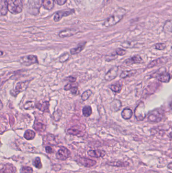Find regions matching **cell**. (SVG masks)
I'll return each mask as SVG.
<instances>
[{
  "label": "cell",
  "instance_id": "obj_1",
  "mask_svg": "<svg viewBox=\"0 0 172 173\" xmlns=\"http://www.w3.org/2000/svg\"><path fill=\"white\" fill-rule=\"evenodd\" d=\"M126 13V10L123 8L118 9L109 18L106 20L104 24V26L106 27L114 26L122 20Z\"/></svg>",
  "mask_w": 172,
  "mask_h": 173
},
{
  "label": "cell",
  "instance_id": "obj_2",
  "mask_svg": "<svg viewBox=\"0 0 172 173\" xmlns=\"http://www.w3.org/2000/svg\"><path fill=\"white\" fill-rule=\"evenodd\" d=\"M152 78H154L158 81L162 83H168L171 80V76L170 73L167 71L165 68H161L152 74Z\"/></svg>",
  "mask_w": 172,
  "mask_h": 173
},
{
  "label": "cell",
  "instance_id": "obj_3",
  "mask_svg": "<svg viewBox=\"0 0 172 173\" xmlns=\"http://www.w3.org/2000/svg\"><path fill=\"white\" fill-rule=\"evenodd\" d=\"M164 115V111L161 108H158L149 113L147 117V120L151 123H160L162 121Z\"/></svg>",
  "mask_w": 172,
  "mask_h": 173
},
{
  "label": "cell",
  "instance_id": "obj_4",
  "mask_svg": "<svg viewBox=\"0 0 172 173\" xmlns=\"http://www.w3.org/2000/svg\"><path fill=\"white\" fill-rule=\"evenodd\" d=\"M8 10L11 13L18 14L22 12L23 8V0H9Z\"/></svg>",
  "mask_w": 172,
  "mask_h": 173
},
{
  "label": "cell",
  "instance_id": "obj_5",
  "mask_svg": "<svg viewBox=\"0 0 172 173\" xmlns=\"http://www.w3.org/2000/svg\"><path fill=\"white\" fill-rule=\"evenodd\" d=\"M134 115L136 120L138 121H143L146 117L147 113L145 111V106L143 101H140L136 106L134 111Z\"/></svg>",
  "mask_w": 172,
  "mask_h": 173
},
{
  "label": "cell",
  "instance_id": "obj_6",
  "mask_svg": "<svg viewBox=\"0 0 172 173\" xmlns=\"http://www.w3.org/2000/svg\"><path fill=\"white\" fill-rule=\"evenodd\" d=\"M30 81H23L19 82L16 84L15 88L14 90H12L10 91V94L13 96H16L21 92L26 90V89L28 88V86L30 84Z\"/></svg>",
  "mask_w": 172,
  "mask_h": 173
},
{
  "label": "cell",
  "instance_id": "obj_7",
  "mask_svg": "<svg viewBox=\"0 0 172 173\" xmlns=\"http://www.w3.org/2000/svg\"><path fill=\"white\" fill-rule=\"evenodd\" d=\"M19 62L21 64L24 65L29 66L31 65L38 63V61L36 56L33 55H29L21 57L19 60Z\"/></svg>",
  "mask_w": 172,
  "mask_h": 173
},
{
  "label": "cell",
  "instance_id": "obj_8",
  "mask_svg": "<svg viewBox=\"0 0 172 173\" xmlns=\"http://www.w3.org/2000/svg\"><path fill=\"white\" fill-rule=\"evenodd\" d=\"M119 67L118 66H115L109 70L104 76V79L108 82L112 81L118 76Z\"/></svg>",
  "mask_w": 172,
  "mask_h": 173
},
{
  "label": "cell",
  "instance_id": "obj_9",
  "mask_svg": "<svg viewBox=\"0 0 172 173\" xmlns=\"http://www.w3.org/2000/svg\"><path fill=\"white\" fill-rule=\"evenodd\" d=\"M70 154L71 153L69 149L66 147H62L57 152V159L60 161H65L69 157Z\"/></svg>",
  "mask_w": 172,
  "mask_h": 173
},
{
  "label": "cell",
  "instance_id": "obj_10",
  "mask_svg": "<svg viewBox=\"0 0 172 173\" xmlns=\"http://www.w3.org/2000/svg\"><path fill=\"white\" fill-rule=\"evenodd\" d=\"M77 162L85 167L90 168L96 165V162L92 159L85 157H78L76 160Z\"/></svg>",
  "mask_w": 172,
  "mask_h": 173
},
{
  "label": "cell",
  "instance_id": "obj_11",
  "mask_svg": "<svg viewBox=\"0 0 172 173\" xmlns=\"http://www.w3.org/2000/svg\"><path fill=\"white\" fill-rule=\"evenodd\" d=\"M143 59L141 56L139 55H136L130 58L127 59L124 61V64L126 65H132L134 64H140L143 62Z\"/></svg>",
  "mask_w": 172,
  "mask_h": 173
},
{
  "label": "cell",
  "instance_id": "obj_12",
  "mask_svg": "<svg viewBox=\"0 0 172 173\" xmlns=\"http://www.w3.org/2000/svg\"><path fill=\"white\" fill-rule=\"evenodd\" d=\"M74 12H75V10L73 9H67V10L59 11L55 15L54 20L55 21H59L63 17L69 16L74 13Z\"/></svg>",
  "mask_w": 172,
  "mask_h": 173
},
{
  "label": "cell",
  "instance_id": "obj_13",
  "mask_svg": "<svg viewBox=\"0 0 172 173\" xmlns=\"http://www.w3.org/2000/svg\"><path fill=\"white\" fill-rule=\"evenodd\" d=\"M78 32V30L76 29H67L65 30L61 31L59 34V36L61 38H68L70 36H73Z\"/></svg>",
  "mask_w": 172,
  "mask_h": 173
},
{
  "label": "cell",
  "instance_id": "obj_14",
  "mask_svg": "<svg viewBox=\"0 0 172 173\" xmlns=\"http://www.w3.org/2000/svg\"><path fill=\"white\" fill-rule=\"evenodd\" d=\"M86 44H87L86 42H82L78 44L77 46L75 48L71 49L70 50V54L74 55L78 54L79 53L81 52L85 48Z\"/></svg>",
  "mask_w": 172,
  "mask_h": 173
},
{
  "label": "cell",
  "instance_id": "obj_15",
  "mask_svg": "<svg viewBox=\"0 0 172 173\" xmlns=\"http://www.w3.org/2000/svg\"><path fill=\"white\" fill-rule=\"evenodd\" d=\"M122 106V102L118 99H115L111 104V110L113 113L118 112Z\"/></svg>",
  "mask_w": 172,
  "mask_h": 173
},
{
  "label": "cell",
  "instance_id": "obj_16",
  "mask_svg": "<svg viewBox=\"0 0 172 173\" xmlns=\"http://www.w3.org/2000/svg\"><path fill=\"white\" fill-rule=\"evenodd\" d=\"M88 155L92 157H104V155H106V152L102 150H90L87 152Z\"/></svg>",
  "mask_w": 172,
  "mask_h": 173
},
{
  "label": "cell",
  "instance_id": "obj_17",
  "mask_svg": "<svg viewBox=\"0 0 172 173\" xmlns=\"http://www.w3.org/2000/svg\"><path fill=\"white\" fill-rule=\"evenodd\" d=\"M8 3L7 0H0V16H5L7 14Z\"/></svg>",
  "mask_w": 172,
  "mask_h": 173
},
{
  "label": "cell",
  "instance_id": "obj_18",
  "mask_svg": "<svg viewBox=\"0 0 172 173\" xmlns=\"http://www.w3.org/2000/svg\"><path fill=\"white\" fill-rule=\"evenodd\" d=\"M123 86V84L122 82H121L120 81H118L114 84L111 85L109 86V88L113 92L120 93L122 91Z\"/></svg>",
  "mask_w": 172,
  "mask_h": 173
},
{
  "label": "cell",
  "instance_id": "obj_19",
  "mask_svg": "<svg viewBox=\"0 0 172 173\" xmlns=\"http://www.w3.org/2000/svg\"><path fill=\"white\" fill-rule=\"evenodd\" d=\"M133 115V111L128 107H126L123 109L121 113V117L125 120H129L132 117Z\"/></svg>",
  "mask_w": 172,
  "mask_h": 173
},
{
  "label": "cell",
  "instance_id": "obj_20",
  "mask_svg": "<svg viewBox=\"0 0 172 173\" xmlns=\"http://www.w3.org/2000/svg\"><path fill=\"white\" fill-rule=\"evenodd\" d=\"M49 102L44 101L43 102H39L36 104V107L42 112H49Z\"/></svg>",
  "mask_w": 172,
  "mask_h": 173
},
{
  "label": "cell",
  "instance_id": "obj_21",
  "mask_svg": "<svg viewBox=\"0 0 172 173\" xmlns=\"http://www.w3.org/2000/svg\"><path fill=\"white\" fill-rule=\"evenodd\" d=\"M164 58H158L156 59H155L149 63V64L146 67V69H151L152 67H154L156 65L162 64L164 62Z\"/></svg>",
  "mask_w": 172,
  "mask_h": 173
},
{
  "label": "cell",
  "instance_id": "obj_22",
  "mask_svg": "<svg viewBox=\"0 0 172 173\" xmlns=\"http://www.w3.org/2000/svg\"><path fill=\"white\" fill-rule=\"evenodd\" d=\"M2 171L4 173H14L16 172V168L12 164L7 163L5 165Z\"/></svg>",
  "mask_w": 172,
  "mask_h": 173
},
{
  "label": "cell",
  "instance_id": "obj_23",
  "mask_svg": "<svg viewBox=\"0 0 172 173\" xmlns=\"http://www.w3.org/2000/svg\"><path fill=\"white\" fill-rule=\"evenodd\" d=\"M55 0H42V6L46 10H52L54 6Z\"/></svg>",
  "mask_w": 172,
  "mask_h": 173
},
{
  "label": "cell",
  "instance_id": "obj_24",
  "mask_svg": "<svg viewBox=\"0 0 172 173\" xmlns=\"http://www.w3.org/2000/svg\"><path fill=\"white\" fill-rule=\"evenodd\" d=\"M109 165L114 167H126L129 165L128 163L126 161H110L108 163Z\"/></svg>",
  "mask_w": 172,
  "mask_h": 173
},
{
  "label": "cell",
  "instance_id": "obj_25",
  "mask_svg": "<svg viewBox=\"0 0 172 173\" xmlns=\"http://www.w3.org/2000/svg\"><path fill=\"white\" fill-rule=\"evenodd\" d=\"M135 73H136V70L123 71L120 74V78L121 79H126L127 78L131 77L132 76L135 75Z\"/></svg>",
  "mask_w": 172,
  "mask_h": 173
},
{
  "label": "cell",
  "instance_id": "obj_26",
  "mask_svg": "<svg viewBox=\"0 0 172 173\" xmlns=\"http://www.w3.org/2000/svg\"><path fill=\"white\" fill-rule=\"evenodd\" d=\"M82 114L84 117H90L92 113V109L89 105H86L83 107L82 110Z\"/></svg>",
  "mask_w": 172,
  "mask_h": 173
},
{
  "label": "cell",
  "instance_id": "obj_27",
  "mask_svg": "<svg viewBox=\"0 0 172 173\" xmlns=\"http://www.w3.org/2000/svg\"><path fill=\"white\" fill-rule=\"evenodd\" d=\"M67 132L70 135L76 136H78V137H82L84 135L83 132L80 131V130H79L78 129H71V128L67 130Z\"/></svg>",
  "mask_w": 172,
  "mask_h": 173
},
{
  "label": "cell",
  "instance_id": "obj_28",
  "mask_svg": "<svg viewBox=\"0 0 172 173\" xmlns=\"http://www.w3.org/2000/svg\"><path fill=\"white\" fill-rule=\"evenodd\" d=\"M35 136V133L34 131L31 130H28L24 133V137L27 140H31L34 138Z\"/></svg>",
  "mask_w": 172,
  "mask_h": 173
},
{
  "label": "cell",
  "instance_id": "obj_29",
  "mask_svg": "<svg viewBox=\"0 0 172 173\" xmlns=\"http://www.w3.org/2000/svg\"><path fill=\"white\" fill-rule=\"evenodd\" d=\"M46 125L42 124V123L38 122V123H35L34 126H33V128L34 130L38 132H42L46 130Z\"/></svg>",
  "mask_w": 172,
  "mask_h": 173
},
{
  "label": "cell",
  "instance_id": "obj_30",
  "mask_svg": "<svg viewBox=\"0 0 172 173\" xmlns=\"http://www.w3.org/2000/svg\"><path fill=\"white\" fill-rule=\"evenodd\" d=\"M15 72H10L8 73V74H5V75L3 76L1 78H0V84H3L6 81H7L8 79H10L13 76H14Z\"/></svg>",
  "mask_w": 172,
  "mask_h": 173
},
{
  "label": "cell",
  "instance_id": "obj_31",
  "mask_svg": "<svg viewBox=\"0 0 172 173\" xmlns=\"http://www.w3.org/2000/svg\"><path fill=\"white\" fill-rule=\"evenodd\" d=\"M92 94V91L91 90H87L85 91H84V92L81 95L82 100L83 101L87 100Z\"/></svg>",
  "mask_w": 172,
  "mask_h": 173
},
{
  "label": "cell",
  "instance_id": "obj_32",
  "mask_svg": "<svg viewBox=\"0 0 172 173\" xmlns=\"http://www.w3.org/2000/svg\"><path fill=\"white\" fill-rule=\"evenodd\" d=\"M70 54L69 52H65L63 53L59 57V61L60 62H65L70 59Z\"/></svg>",
  "mask_w": 172,
  "mask_h": 173
},
{
  "label": "cell",
  "instance_id": "obj_33",
  "mask_svg": "<svg viewBox=\"0 0 172 173\" xmlns=\"http://www.w3.org/2000/svg\"><path fill=\"white\" fill-rule=\"evenodd\" d=\"M118 56L114 52L112 53L111 54L108 55H106L105 58V60L106 62H111V61H112L115 60H116V59H117L118 58Z\"/></svg>",
  "mask_w": 172,
  "mask_h": 173
},
{
  "label": "cell",
  "instance_id": "obj_34",
  "mask_svg": "<svg viewBox=\"0 0 172 173\" xmlns=\"http://www.w3.org/2000/svg\"><path fill=\"white\" fill-rule=\"evenodd\" d=\"M115 53L118 56H122L126 55L127 53V51L124 50V49L121 48H118L116 49V50L114 51Z\"/></svg>",
  "mask_w": 172,
  "mask_h": 173
},
{
  "label": "cell",
  "instance_id": "obj_35",
  "mask_svg": "<svg viewBox=\"0 0 172 173\" xmlns=\"http://www.w3.org/2000/svg\"><path fill=\"white\" fill-rule=\"evenodd\" d=\"M33 164L35 167L37 168L38 169H40L42 168V163H41L40 158L39 157H36L33 161Z\"/></svg>",
  "mask_w": 172,
  "mask_h": 173
},
{
  "label": "cell",
  "instance_id": "obj_36",
  "mask_svg": "<svg viewBox=\"0 0 172 173\" xmlns=\"http://www.w3.org/2000/svg\"><path fill=\"white\" fill-rule=\"evenodd\" d=\"M155 48L158 50H164L166 48V45L162 43H158L155 45Z\"/></svg>",
  "mask_w": 172,
  "mask_h": 173
},
{
  "label": "cell",
  "instance_id": "obj_37",
  "mask_svg": "<svg viewBox=\"0 0 172 173\" xmlns=\"http://www.w3.org/2000/svg\"><path fill=\"white\" fill-rule=\"evenodd\" d=\"M21 173H33V169L29 167H23L21 168Z\"/></svg>",
  "mask_w": 172,
  "mask_h": 173
},
{
  "label": "cell",
  "instance_id": "obj_38",
  "mask_svg": "<svg viewBox=\"0 0 172 173\" xmlns=\"http://www.w3.org/2000/svg\"><path fill=\"white\" fill-rule=\"evenodd\" d=\"M70 90L72 94L74 96H78V95L80 94V91L78 90V86H73Z\"/></svg>",
  "mask_w": 172,
  "mask_h": 173
},
{
  "label": "cell",
  "instance_id": "obj_39",
  "mask_svg": "<svg viewBox=\"0 0 172 173\" xmlns=\"http://www.w3.org/2000/svg\"><path fill=\"white\" fill-rule=\"evenodd\" d=\"M75 84L76 83H68L67 85H65L64 86V90L69 91L72 88L73 86H75Z\"/></svg>",
  "mask_w": 172,
  "mask_h": 173
},
{
  "label": "cell",
  "instance_id": "obj_40",
  "mask_svg": "<svg viewBox=\"0 0 172 173\" xmlns=\"http://www.w3.org/2000/svg\"><path fill=\"white\" fill-rule=\"evenodd\" d=\"M57 114H56L55 113H54V119L56 121H58L59 119H60V117H61V115H62V113H61V111H57Z\"/></svg>",
  "mask_w": 172,
  "mask_h": 173
},
{
  "label": "cell",
  "instance_id": "obj_41",
  "mask_svg": "<svg viewBox=\"0 0 172 173\" xmlns=\"http://www.w3.org/2000/svg\"><path fill=\"white\" fill-rule=\"evenodd\" d=\"M67 81H68L69 83H76V78L75 77H73V76H69L67 77L66 79Z\"/></svg>",
  "mask_w": 172,
  "mask_h": 173
},
{
  "label": "cell",
  "instance_id": "obj_42",
  "mask_svg": "<svg viewBox=\"0 0 172 173\" xmlns=\"http://www.w3.org/2000/svg\"><path fill=\"white\" fill-rule=\"evenodd\" d=\"M32 107H33V102L31 101L28 102L26 103L25 105H24V108L25 109H28Z\"/></svg>",
  "mask_w": 172,
  "mask_h": 173
},
{
  "label": "cell",
  "instance_id": "obj_43",
  "mask_svg": "<svg viewBox=\"0 0 172 173\" xmlns=\"http://www.w3.org/2000/svg\"><path fill=\"white\" fill-rule=\"evenodd\" d=\"M67 0H55L57 4L59 5H63L66 3Z\"/></svg>",
  "mask_w": 172,
  "mask_h": 173
},
{
  "label": "cell",
  "instance_id": "obj_44",
  "mask_svg": "<svg viewBox=\"0 0 172 173\" xmlns=\"http://www.w3.org/2000/svg\"><path fill=\"white\" fill-rule=\"evenodd\" d=\"M46 152L48 153H52L54 152L52 148L50 147V146H47V147H46Z\"/></svg>",
  "mask_w": 172,
  "mask_h": 173
},
{
  "label": "cell",
  "instance_id": "obj_45",
  "mask_svg": "<svg viewBox=\"0 0 172 173\" xmlns=\"http://www.w3.org/2000/svg\"><path fill=\"white\" fill-rule=\"evenodd\" d=\"M3 107V103H2V101L0 100V110H1Z\"/></svg>",
  "mask_w": 172,
  "mask_h": 173
},
{
  "label": "cell",
  "instance_id": "obj_46",
  "mask_svg": "<svg viewBox=\"0 0 172 173\" xmlns=\"http://www.w3.org/2000/svg\"><path fill=\"white\" fill-rule=\"evenodd\" d=\"M172 165V163H170V164H169V165H170V166H169V167L168 166L169 168V169H170V170L172 169V165Z\"/></svg>",
  "mask_w": 172,
  "mask_h": 173
},
{
  "label": "cell",
  "instance_id": "obj_47",
  "mask_svg": "<svg viewBox=\"0 0 172 173\" xmlns=\"http://www.w3.org/2000/svg\"><path fill=\"white\" fill-rule=\"evenodd\" d=\"M4 54V53L2 51L0 50V56H2Z\"/></svg>",
  "mask_w": 172,
  "mask_h": 173
},
{
  "label": "cell",
  "instance_id": "obj_48",
  "mask_svg": "<svg viewBox=\"0 0 172 173\" xmlns=\"http://www.w3.org/2000/svg\"><path fill=\"white\" fill-rule=\"evenodd\" d=\"M90 173H99L98 172H91Z\"/></svg>",
  "mask_w": 172,
  "mask_h": 173
}]
</instances>
